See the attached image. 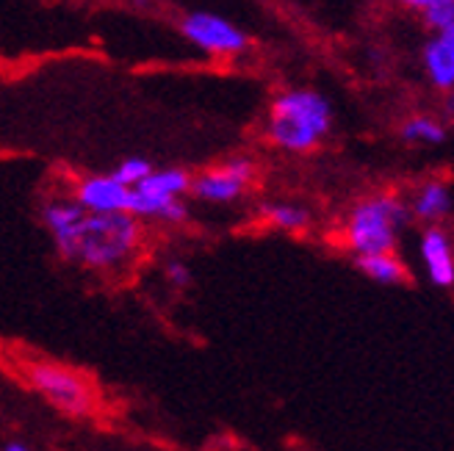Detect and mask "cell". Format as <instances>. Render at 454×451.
Returning <instances> with one entry per match:
<instances>
[{
    "label": "cell",
    "mask_w": 454,
    "mask_h": 451,
    "mask_svg": "<svg viewBox=\"0 0 454 451\" xmlns=\"http://www.w3.org/2000/svg\"><path fill=\"white\" fill-rule=\"evenodd\" d=\"M186 42L208 56H239L249 48V36L236 26L211 12H192L180 22Z\"/></svg>",
    "instance_id": "5b68a950"
},
{
    "label": "cell",
    "mask_w": 454,
    "mask_h": 451,
    "mask_svg": "<svg viewBox=\"0 0 454 451\" xmlns=\"http://www.w3.org/2000/svg\"><path fill=\"white\" fill-rule=\"evenodd\" d=\"M164 277L175 285V288H186L192 283V272L184 260H167L164 266Z\"/></svg>",
    "instance_id": "d6986e66"
},
{
    "label": "cell",
    "mask_w": 454,
    "mask_h": 451,
    "mask_svg": "<svg viewBox=\"0 0 454 451\" xmlns=\"http://www.w3.org/2000/svg\"><path fill=\"white\" fill-rule=\"evenodd\" d=\"M360 275L369 277L372 283H380V285H396L404 280V266L402 260L394 255V253H382V255H363L355 260Z\"/></svg>",
    "instance_id": "9a60e30c"
},
{
    "label": "cell",
    "mask_w": 454,
    "mask_h": 451,
    "mask_svg": "<svg viewBox=\"0 0 454 451\" xmlns=\"http://www.w3.org/2000/svg\"><path fill=\"white\" fill-rule=\"evenodd\" d=\"M22 374H26L28 385L44 396L56 410L67 413V416H86L95 408V391L92 385L83 379V374L51 363V360H28L22 366Z\"/></svg>",
    "instance_id": "277c9868"
},
{
    "label": "cell",
    "mask_w": 454,
    "mask_h": 451,
    "mask_svg": "<svg viewBox=\"0 0 454 451\" xmlns=\"http://www.w3.org/2000/svg\"><path fill=\"white\" fill-rule=\"evenodd\" d=\"M142 241L139 222L130 214H89L81 244H78V258L83 266L98 268V272H111L120 268Z\"/></svg>",
    "instance_id": "3957f363"
},
{
    "label": "cell",
    "mask_w": 454,
    "mask_h": 451,
    "mask_svg": "<svg viewBox=\"0 0 454 451\" xmlns=\"http://www.w3.org/2000/svg\"><path fill=\"white\" fill-rule=\"evenodd\" d=\"M75 199L86 214H128L130 189H125L114 175H92L78 180Z\"/></svg>",
    "instance_id": "9c48e42d"
},
{
    "label": "cell",
    "mask_w": 454,
    "mask_h": 451,
    "mask_svg": "<svg viewBox=\"0 0 454 451\" xmlns=\"http://www.w3.org/2000/svg\"><path fill=\"white\" fill-rule=\"evenodd\" d=\"M451 206H454V197L443 180H427V183L416 189L411 199V216L424 222L427 228H435L441 219L451 214Z\"/></svg>",
    "instance_id": "8fae6325"
},
{
    "label": "cell",
    "mask_w": 454,
    "mask_h": 451,
    "mask_svg": "<svg viewBox=\"0 0 454 451\" xmlns=\"http://www.w3.org/2000/svg\"><path fill=\"white\" fill-rule=\"evenodd\" d=\"M153 172H155V169H153V164L147 161V158L133 155V158H125V161H122L117 169H114L111 175L117 177L125 189H136V186H142Z\"/></svg>",
    "instance_id": "e0dca14e"
},
{
    "label": "cell",
    "mask_w": 454,
    "mask_h": 451,
    "mask_svg": "<svg viewBox=\"0 0 454 451\" xmlns=\"http://www.w3.org/2000/svg\"><path fill=\"white\" fill-rule=\"evenodd\" d=\"M419 258H421L427 280L435 288H454V241L441 224L427 228L421 233Z\"/></svg>",
    "instance_id": "ba28073f"
},
{
    "label": "cell",
    "mask_w": 454,
    "mask_h": 451,
    "mask_svg": "<svg viewBox=\"0 0 454 451\" xmlns=\"http://www.w3.org/2000/svg\"><path fill=\"white\" fill-rule=\"evenodd\" d=\"M253 175L255 164L249 158H231L222 167L197 175L192 183V194L202 202H211V206H224V202H233L247 191Z\"/></svg>",
    "instance_id": "8992f818"
},
{
    "label": "cell",
    "mask_w": 454,
    "mask_h": 451,
    "mask_svg": "<svg viewBox=\"0 0 454 451\" xmlns=\"http://www.w3.org/2000/svg\"><path fill=\"white\" fill-rule=\"evenodd\" d=\"M399 136L407 144H433L435 147V144L446 142V128L433 117H411L402 125Z\"/></svg>",
    "instance_id": "2e32d148"
},
{
    "label": "cell",
    "mask_w": 454,
    "mask_h": 451,
    "mask_svg": "<svg viewBox=\"0 0 454 451\" xmlns=\"http://www.w3.org/2000/svg\"><path fill=\"white\" fill-rule=\"evenodd\" d=\"M261 216L266 224L278 228L283 233H302L310 224V214L300 202H263Z\"/></svg>",
    "instance_id": "4fadbf2b"
},
{
    "label": "cell",
    "mask_w": 454,
    "mask_h": 451,
    "mask_svg": "<svg viewBox=\"0 0 454 451\" xmlns=\"http://www.w3.org/2000/svg\"><path fill=\"white\" fill-rule=\"evenodd\" d=\"M333 128V105L316 89H286L269 108L266 136L286 152L316 150Z\"/></svg>",
    "instance_id": "6da1fadb"
},
{
    "label": "cell",
    "mask_w": 454,
    "mask_h": 451,
    "mask_svg": "<svg viewBox=\"0 0 454 451\" xmlns=\"http://www.w3.org/2000/svg\"><path fill=\"white\" fill-rule=\"evenodd\" d=\"M421 17H424V26H427L429 34L454 28V0H443V4L433 6L429 12H424Z\"/></svg>",
    "instance_id": "ac0fdd59"
},
{
    "label": "cell",
    "mask_w": 454,
    "mask_h": 451,
    "mask_svg": "<svg viewBox=\"0 0 454 451\" xmlns=\"http://www.w3.org/2000/svg\"><path fill=\"white\" fill-rule=\"evenodd\" d=\"M86 211L81 208V202L73 199H51L44 202L42 208V222L48 228L56 250L75 260L78 258V244H81V233H83V224H86Z\"/></svg>",
    "instance_id": "52a82bcc"
},
{
    "label": "cell",
    "mask_w": 454,
    "mask_h": 451,
    "mask_svg": "<svg viewBox=\"0 0 454 451\" xmlns=\"http://www.w3.org/2000/svg\"><path fill=\"white\" fill-rule=\"evenodd\" d=\"M4 451H31L26 443H20V440H9L6 446H4Z\"/></svg>",
    "instance_id": "44dd1931"
},
{
    "label": "cell",
    "mask_w": 454,
    "mask_h": 451,
    "mask_svg": "<svg viewBox=\"0 0 454 451\" xmlns=\"http://www.w3.org/2000/svg\"><path fill=\"white\" fill-rule=\"evenodd\" d=\"M407 216H411V206H404L396 194L366 197L349 211L344 222V241L355 258L394 253Z\"/></svg>",
    "instance_id": "7a4b0ae2"
},
{
    "label": "cell",
    "mask_w": 454,
    "mask_h": 451,
    "mask_svg": "<svg viewBox=\"0 0 454 451\" xmlns=\"http://www.w3.org/2000/svg\"><path fill=\"white\" fill-rule=\"evenodd\" d=\"M128 214L136 219H158V222H169L177 224L189 216V208L184 206V199H172V197H155L139 189H130L128 199Z\"/></svg>",
    "instance_id": "7c38bea8"
},
{
    "label": "cell",
    "mask_w": 454,
    "mask_h": 451,
    "mask_svg": "<svg viewBox=\"0 0 454 451\" xmlns=\"http://www.w3.org/2000/svg\"><path fill=\"white\" fill-rule=\"evenodd\" d=\"M399 4H404L407 9H413V12H429L433 6H438V4H443V0H399Z\"/></svg>",
    "instance_id": "ffe728a7"
},
{
    "label": "cell",
    "mask_w": 454,
    "mask_h": 451,
    "mask_svg": "<svg viewBox=\"0 0 454 451\" xmlns=\"http://www.w3.org/2000/svg\"><path fill=\"white\" fill-rule=\"evenodd\" d=\"M192 183L194 177L186 172V169H155L142 186H136L139 191H147V194H155V197H172V199H180L186 191H192Z\"/></svg>",
    "instance_id": "5bb4252c"
},
{
    "label": "cell",
    "mask_w": 454,
    "mask_h": 451,
    "mask_svg": "<svg viewBox=\"0 0 454 451\" xmlns=\"http://www.w3.org/2000/svg\"><path fill=\"white\" fill-rule=\"evenodd\" d=\"M421 64L438 92H454V28L427 36Z\"/></svg>",
    "instance_id": "30bf717a"
}]
</instances>
